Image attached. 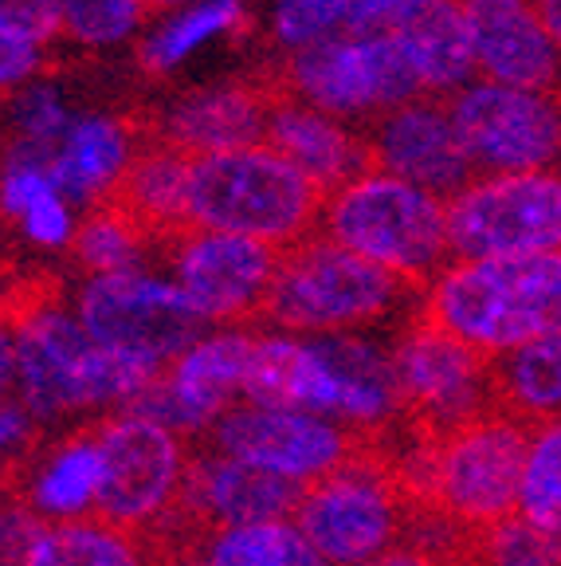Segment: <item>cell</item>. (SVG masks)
I'll use <instances>...</instances> for the list:
<instances>
[{
	"instance_id": "bcb514c9",
	"label": "cell",
	"mask_w": 561,
	"mask_h": 566,
	"mask_svg": "<svg viewBox=\"0 0 561 566\" xmlns=\"http://www.w3.org/2000/svg\"><path fill=\"white\" fill-rule=\"evenodd\" d=\"M9 398H12V389L4 386V381H0V401H9Z\"/></svg>"
},
{
	"instance_id": "484cf974",
	"label": "cell",
	"mask_w": 561,
	"mask_h": 566,
	"mask_svg": "<svg viewBox=\"0 0 561 566\" xmlns=\"http://www.w3.org/2000/svg\"><path fill=\"white\" fill-rule=\"evenodd\" d=\"M161 551L166 566H326L303 539L295 520L184 531L161 543Z\"/></svg>"
},
{
	"instance_id": "ee69618b",
	"label": "cell",
	"mask_w": 561,
	"mask_h": 566,
	"mask_svg": "<svg viewBox=\"0 0 561 566\" xmlns=\"http://www.w3.org/2000/svg\"><path fill=\"white\" fill-rule=\"evenodd\" d=\"M530 9L538 12L542 28L550 32V40L561 48V0H530Z\"/></svg>"
},
{
	"instance_id": "2e32d148",
	"label": "cell",
	"mask_w": 561,
	"mask_h": 566,
	"mask_svg": "<svg viewBox=\"0 0 561 566\" xmlns=\"http://www.w3.org/2000/svg\"><path fill=\"white\" fill-rule=\"evenodd\" d=\"M204 444L232 460H244L298 492L330 476L361 449L358 437L330 417L272 406V401H240Z\"/></svg>"
},
{
	"instance_id": "7402d4cb",
	"label": "cell",
	"mask_w": 561,
	"mask_h": 566,
	"mask_svg": "<svg viewBox=\"0 0 561 566\" xmlns=\"http://www.w3.org/2000/svg\"><path fill=\"white\" fill-rule=\"evenodd\" d=\"M141 134L115 111H75L55 150L47 154L55 181L83 212L115 201L141 150Z\"/></svg>"
},
{
	"instance_id": "ba28073f",
	"label": "cell",
	"mask_w": 561,
	"mask_h": 566,
	"mask_svg": "<svg viewBox=\"0 0 561 566\" xmlns=\"http://www.w3.org/2000/svg\"><path fill=\"white\" fill-rule=\"evenodd\" d=\"M416 504L385 444H361L330 476L298 492L290 520L326 566H358L409 535Z\"/></svg>"
},
{
	"instance_id": "f6af8a7d",
	"label": "cell",
	"mask_w": 561,
	"mask_h": 566,
	"mask_svg": "<svg viewBox=\"0 0 561 566\" xmlns=\"http://www.w3.org/2000/svg\"><path fill=\"white\" fill-rule=\"evenodd\" d=\"M184 4H193V0H146V9L149 12H173V9H184Z\"/></svg>"
},
{
	"instance_id": "4316f807",
	"label": "cell",
	"mask_w": 561,
	"mask_h": 566,
	"mask_svg": "<svg viewBox=\"0 0 561 566\" xmlns=\"http://www.w3.org/2000/svg\"><path fill=\"white\" fill-rule=\"evenodd\" d=\"M491 409L518 421L527 433L561 421V335L507 350L487 363Z\"/></svg>"
},
{
	"instance_id": "8fae6325",
	"label": "cell",
	"mask_w": 561,
	"mask_h": 566,
	"mask_svg": "<svg viewBox=\"0 0 561 566\" xmlns=\"http://www.w3.org/2000/svg\"><path fill=\"white\" fill-rule=\"evenodd\" d=\"M283 91L346 123H378L396 106L428 98L396 35L342 32L283 60Z\"/></svg>"
},
{
	"instance_id": "60d3db41",
	"label": "cell",
	"mask_w": 561,
	"mask_h": 566,
	"mask_svg": "<svg viewBox=\"0 0 561 566\" xmlns=\"http://www.w3.org/2000/svg\"><path fill=\"white\" fill-rule=\"evenodd\" d=\"M358 566H452V563L440 558L436 551H428L424 543H416L413 535H404L401 543H393L389 551H381V555L366 558Z\"/></svg>"
},
{
	"instance_id": "603a6c76",
	"label": "cell",
	"mask_w": 561,
	"mask_h": 566,
	"mask_svg": "<svg viewBox=\"0 0 561 566\" xmlns=\"http://www.w3.org/2000/svg\"><path fill=\"white\" fill-rule=\"evenodd\" d=\"M264 142L275 146L298 174H307L322 193H334L358 174L373 169L369 138L358 126L290 95H275Z\"/></svg>"
},
{
	"instance_id": "f35d334b",
	"label": "cell",
	"mask_w": 561,
	"mask_h": 566,
	"mask_svg": "<svg viewBox=\"0 0 561 566\" xmlns=\"http://www.w3.org/2000/svg\"><path fill=\"white\" fill-rule=\"evenodd\" d=\"M436 0H353L350 32L361 35H396L404 24H413Z\"/></svg>"
},
{
	"instance_id": "8d00e7d4",
	"label": "cell",
	"mask_w": 561,
	"mask_h": 566,
	"mask_svg": "<svg viewBox=\"0 0 561 566\" xmlns=\"http://www.w3.org/2000/svg\"><path fill=\"white\" fill-rule=\"evenodd\" d=\"M44 424L35 421L17 398L0 401V480L9 484L20 469L28 464L40 441H44Z\"/></svg>"
},
{
	"instance_id": "74e56055",
	"label": "cell",
	"mask_w": 561,
	"mask_h": 566,
	"mask_svg": "<svg viewBox=\"0 0 561 566\" xmlns=\"http://www.w3.org/2000/svg\"><path fill=\"white\" fill-rule=\"evenodd\" d=\"M44 63H47V48L28 40L24 32L9 28L0 20V103L9 95H17L28 83L44 80Z\"/></svg>"
},
{
	"instance_id": "ffe728a7",
	"label": "cell",
	"mask_w": 561,
	"mask_h": 566,
	"mask_svg": "<svg viewBox=\"0 0 561 566\" xmlns=\"http://www.w3.org/2000/svg\"><path fill=\"white\" fill-rule=\"evenodd\" d=\"M475 48L479 80L527 91H561V48L530 0H456Z\"/></svg>"
},
{
	"instance_id": "44dd1931",
	"label": "cell",
	"mask_w": 561,
	"mask_h": 566,
	"mask_svg": "<svg viewBox=\"0 0 561 566\" xmlns=\"http://www.w3.org/2000/svg\"><path fill=\"white\" fill-rule=\"evenodd\" d=\"M295 504H298V488L252 469L244 460L224 457V452L209 449V444H197L193 469H189V488H184L181 523H177L173 535L290 520Z\"/></svg>"
},
{
	"instance_id": "b9f144b4",
	"label": "cell",
	"mask_w": 561,
	"mask_h": 566,
	"mask_svg": "<svg viewBox=\"0 0 561 566\" xmlns=\"http://www.w3.org/2000/svg\"><path fill=\"white\" fill-rule=\"evenodd\" d=\"M24 527L28 520L20 515L17 500H12V488L0 480V566H12V555H17Z\"/></svg>"
},
{
	"instance_id": "ab89813d",
	"label": "cell",
	"mask_w": 561,
	"mask_h": 566,
	"mask_svg": "<svg viewBox=\"0 0 561 566\" xmlns=\"http://www.w3.org/2000/svg\"><path fill=\"white\" fill-rule=\"evenodd\" d=\"M0 20L44 48L60 40V0H0Z\"/></svg>"
},
{
	"instance_id": "cb8c5ba5",
	"label": "cell",
	"mask_w": 561,
	"mask_h": 566,
	"mask_svg": "<svg viewBox=\"0 0 561 566\" xmlns=\"http://www.w3.org/2000/svg\"><path fill=\"white\" fill-rule=\"evenodd\" d=\"M0 217L35 252H71L83 209L63 193L47 158L0 150Z\"/></svg>"
},
{
	"instance_id": "f546056e",
	"label": "cell",
	"mask_w": 561,
	"mask_h": 566,
	"mask_svg": "<svg viewBox=\"0 0 561 566\" xmlns=\"http://www.w3.org/2000/svg\"><path fill=\"white\" fill-rule=\"evenodd\" d=\"M247 0H193L184 9L149 20L138 40V67L146 75H173L204 48L244 32Z\"/></svg>"
},
{
	"instance_id": "52a82bcc",
	"label": "cell",
	"mask_w": 561,
	"mask_h": 566,
	"mask_svg": "<svg viewBox=\"0 0 561 566\" xmlns=\"http://www.w3.org/2000/svg\"><path fill=\"white\" fill-rule=\"evenodd\" d=\"M318 232L416 292L452 264L447 201L385 169H366L326 193Z\"/></svg>"
},
{
	"instance_id": "d4e9b609",
	"label": "cell",
	"mask_w": 561,
	"mask_h": 566,
	"mask_svg": "<svg viewBox=\"0 0 561 566\" xmlns=\"http://www.w3.org/2000/svg\"><path fill=\"white\" fill-rule=\"evenodd\" d=\"M12 566H166V551L95 515L80 523H28Z\"/></svg>"
},
{
	"instance_id": "d6986e66",
	"label": "cell",
	"mask_w": 561,
	"mask_h": 566,
	"mask_svg": "<svg viewBox=\"0 0 561 566\" xmlns=\"http://www.w3.org/2000/svg\"><path fill=\"white\" fill-rule=\"evenodd\" d=\"M275 95L260 83L247 80H220L204 87L181 91L169 98L166 111L154 123V138L181 150L184 158H212L240 146L267 138Z\"/></svg>"
},
{
	"instance_id": "ac0fdd59",
	"label": "cell",
	"mask_w": 561,
	"mask_h": 566,
	"mask_svg": "<svg viewBox=\"0 0 561 566\" xmlns=\"http://www.w3.org/2000/svg\"><path fill=\"white\" fill-rule=\"evenodd\" d=\"M9 488L28 523L95 520L103 504V452L95 424L47 433Z\"/></svg>"
},
{
	"instance_id": "5bb4252c",
	"label": "cell",
	"mask_w": 561,
	"mask_h": 566,
	"mask_svg": "<svg viewBox=\"0 0 561 566\" xmlns=\"http://www.w3.org/2000/svg\"><path fill=\"white\" fill-rule=\"evenodd\" d=\"M389 346H393L404 429L413 437H444L475 417L491 413L487 358L459 346L452 335L413 315Z\"/></svg>"
},
{
	"instance_id": "277c9868",
	"label": "cell",
	"mask_w": 561,
	"mask_h": 566,
	"mask_svg": "<svg viewBox=\"0 0 561 566\" xmlns=\"http://www.w3.org/2000/svg\"><path fill=\"white\" fill-rule=\"evenodd\" d=\"M416 318L479 358L561 335V252L452 260L421 292Z\"/></svg>"
},
{
	"instance_id": "e575fe53",
	"label": "cell",
	"mask_w": 561,
	"mask_h": 566,
	"mask_svg": "<svg viewBox=\"0 0 561 566\" xmlns=\"http://www.w3.org/2000/svg\"><path fill=\"white\" fill-rule=\"evenodd\" d=\"M464 566H561V535L510 515L495 527L475 531L467 539Z\"/></svg>"
},
{
	"instance_id": "30bf717a",
	"label": "cell",
	"mask_w": 561,
	"mask_h": 566,
	"mask_svg": "<svg viewBox=\"0 0 561 566\" xmlns=\"http://www.w3.org/2000/svg\"><path fill=\"white\" fill-rule=\"evenodd\" d=\"M71 311L95 346L158 378L204 331L166 268L149 264L115 275H83L71 292Z\"/></svg>"
},
{
	"instance_id": "d590c367",
	"label": "cell",
	"mask_w": 561,
	"mask_h": 566,
	"mask_svg": "<svg viewBox=\"0 0 561 566\" xmlns=\"http://www.w3.org/2000/svg\"><path fill=\"white\" fill-rule=\"evenodd\" d=\"M353 0H267V35L279 52L295 55L350 32Z\"/></svg>"
},
{
	"instance_id": "5b68a950",
	"label": "cell",
	"mask_w": 561,
	"mask_h": 566,
	"mask_svg": "<svg viewBox=\"0 0 561 566\" xmlns=\"http://www.w3.org/2000/svg\"><path fill=\"white\" fill-rule=\"evenodd\" d=\"M413 295L421 292L315 232L279 256L264 323L303 338L378 335L416 315Z\"/></svg>"
},
{
	"instance_id": "d6a6232c",
	"label": "cell",
	"mask_w": 561,
	"mask_h": 566,
	"mask_svg": "<svg viewBox=\"0 0 561 566\" xmlns=\"http://www.w3.org/2000/svg\"><path fill=\"white\" fill-rule=\"evenodd\" d=\"M146 24V0H60V35L83 52L138 44Z\"/></svg>"
},
{
	"instance_id": "6da1fadb",
	"label": "cell",
	"mask_w": 561,
	"mask_h": 566,
	"mask_svg": "<svg viewBox=\"0 0 561 566\" xmlns=\"http://www.w3.org/2000/svg\"><path fill=\"white\" fill-rule=\"evenodd\" d=\"M247 401L330 417L361 444H381L404 429L393 346L378 335L303 338L260 327Z\"/></svg>"
},
{
	"instance_id": "3957f363",
	"label": "cell",
	"mask_w": 561,
	"mask_h": 566,
	"mask_svg": "<svg viewBox=\"0 0 561 566\" xmlns=\"http://www.w3.org/2000/svg\"><path fill=\"white\" fill-rule=\"evenodd\" d=\"M421 512L475 535L518 515V488L527 469L530 433L502 413H483L444 437L409 429L381 441Z\"/></svg>"
},
{
	"instance_id": "7bdbcfd3",
	"label": "cell",
	"mask_w": 561,
	"mask_h": 566,
	"mask_svg": "<svg viewBox=\"0 0 561 566\" xmlns=\"http://www.w3.org/2000/svg\"><path fill=\"white\" fill-rule=\"evenodd\" d=\"M12 370H17V331H12V315H0V381L9 389Z\"/></svg>"
},
{
	"instance_id": "7a4b0ae2",
	"label": "cell",
	"mask_w": 561,
	"mask_h": 566,
	"mask_svg": "<svg viewBox=\"0 0 561 566\" xmlns=\"http://www.w3.org/2000/svg\"><path fill=\"white\" fill-rule=\"evenodd\" d=\"M17 370L12 398L44 424V433L95 424L123 409H138L158 374L130 366L95 346L71 300L44 295L12 311Z\"/></svg>"
},
{
	"instance_id": "e0dca14e",
	"label": "cell",
	"mask_w": 561,
	"mask_h": 566,
	"mask_svg": "<svg viewBox=\"0 0 561 566\" xmlns=\"http://www.w3.org/2000/svg\"><path fill=\"white\" fill-rule=\"evenodd\" d=\"M366 138L373 169H385L444 201L464 193L479 177L444 98H413L396 106L378 123H369Z\"/></svg>"
},
{
	"instance_id": "7c38bea8",
	"label": "cell",
	"mask_w": 561,
	"mask_h": 566,
	"mask_svg": "<svg viewBox=\"0 0 561 566\" xmlns=\"http://www.w3.org/2000/svg\"><path fill=\"white\" fill-rule=\"evenodd\" d=\"M452 260L561 252V169L479 174L447 201Z\"/></svg>"
},
{
	"instance_id": "4dcf8cb0",
	"label": "cell",
	"mask_w": 561,
	"mask_h": 566,
	"mask_svg": "<svg viewBox=\"0 0 561 566\" xmlns=\"http://www.w3.org/2000/svg\"><path fill=\"white\" fill-rule=\"evenodd\" d=\"M149 248H158V240L149 237L118 201H106L98 209L83 212L71 256H75L83 275H115L146 268Z\"/></svg>"
},
{
	"instance_id": "1f68e13d",
	"label": "cell",
	"mask_w": 561,
	"mask_h": 566,
	"mask_svg": "<svg viewBox=\"0 0 561 566\" xmlns=\"http://www.w3.org/2000/svg\"><path fill=\"white\" fill-rule=\"evenodd\" d=\"M71 118H75V106L67 103L60 83H28L0 103V150L47 158Z\"/></svg>"
},
{
	"instance_id": "9a60e30c",
	"label": "cell",
	"mask_w": 561,
	"mask_h": 566,
	"mask_svg": "<svg viewBox=\"0 0 561 566\" xmlns=\"http://www.w3.org/2000/svg\"><path fill=\"white\" fill-rule=\"evenodd\" d=\"M260 327H209L166 366L138 409L189 444H204L224 417L247 401Z\"/></svg>"
},
{
	"instance_id": "8992f818",
	"label": "cell",
	"mask_w": 561,
	"mask_h": 566,
	"mask_svg": "<svg viewBox=\"0 0 561 566\" xmlns=\"http://www.w3.org/2000/svg\"><path fill=\"white\" fill-rule=\"evenodd\" d=\"M326 193L267 142L197 158L189 169V229L232 232L287 252L318 232Z\"/></svg>"
},
{
	"instance_id": "4fadbf2b",
	"label": "cell",
	"mask_w": 561,
	"mask_h": 566,
	"mask_svg": "<svg viewBox=\"0 0 561 566\" xmlns=\"http://www.w3.org/2000/svg\"><path fill=\"white\" fill-rule=\"evenodd\" d=\"M161 248L169 280L204 331L252 327L255 318H264L283 252L212 229H184Z\"/></svg>"
},
{
	"instance_id": "836d02e7",
	"label": "cell",
	"mask_w": 561,
	"mask_h": 566,
	"mask_svg": "<svg viewBox=\"0 0 561 566\" xmlns=\"http://www.w3.org/2000/svg\"><path fill=\"white\" fill-rule=\"evenodd\" d=\"M518 515L550 535H561V421L530 433L527 469L518 488Z\"/></svg>"
},
{
	"instance_id": "9c48e42d",
	"label": "cell",
	"mask_w": 561,
	"mask_h": 566,
	"mask_svg": "<svg viewBox=\"0 0 561 566\" xmlns=\"http://www.w3.org/2000/svg\"><path fill=\"white\" fill-rule=\"evenodd\" d=\"M103 452V504L98 515L146 539H169L181 523L184 488L197 449L146 409H123L95 421Z\"/></svg>"
},
{
	"instance_id": "f1b7e54d",
	"label": "cell",
	"mask_w": 561,
	"mask_h": 566,
	"mask_svg": "<svg viewBox=\"0 0 561 566\" xmlns=\"http://www.w3.org/2000/svg\"><path fill=\"white\" fill-rule=\"evenodd\" d=\"M189 169L193 158L149 134L115 197L158 244L189 229Z\"/></svg>"
},
{
	"instance_id": "83f0119b",
	"label": "cell",
	"mask_w": 561,
	"mask_h": 566,
	"mask_svg": "<svg viewBox=\"0 0 561 566\" xmlns=\"http://www.w3.org/2000/svg\"><path fill=\"white\" fill-rule=\"evenodd\" d=\"M404 55L413 63L421 91L428 98H452L464 87H472L479 80V67H475V48L472 35H467L464 12H459L456 0H436L413 24H404L396 32Z\"/></svg>"
}]
</instances>
